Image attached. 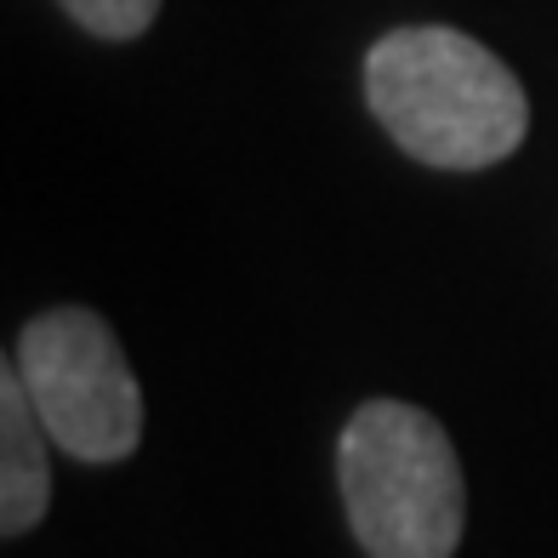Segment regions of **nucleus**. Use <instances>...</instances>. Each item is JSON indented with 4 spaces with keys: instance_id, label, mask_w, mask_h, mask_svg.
<instances>
[{
    "instance_id": "5",
    "label": "nucleus",
    "mask_w": 558,
    "mask_h": 558,
    "mask_svg": "<svg viewBox=\"0 0 558 558\" xmlns=\"http://www.w3.org/2000/svg\"><path fill=\"white\" fill-rule=\"evenodd\" d=\"M63 12L104 40H137L160 17V0H63Z\"/></svg>"
},
{
    "instance_id": "2",
    "label": "nucleus",
    "mask_w": 558,
    "mask_h": 558,
    "mask_svg": "<svg viewBox=\"0 0 558 558\" xmlns=\"http://www.w3.org/2000/svg\"><path fill=\"white\" fill-rule=\"evenodd\" d=\"M348 524L371 558H450L468 524V485L450 434L399 399L353 411L337 445Z\"/></svg>"
},
{
    "instance_id": "3",
    "label": "nucleus",
    "mask_w": 558,
    "mask_h": 558,
    "mask_svg": "<svg viewBox=\"0 0 558 558\" xmlns=\"http://www.w3.org/2000/svg\"><path fill=\"white\" fill-rule=\"evenodd\" d=\"M35 411L69 456L120 462L143 439V388L92 308H46L12 348Z\"/></svg>"
},
{
    "instance_id": "1",
    "label": "nucleus",
    "mask_w": 558,
    "mask_h": 558,
    "mask_svg": "<svg viewBox=\"0 0 558 558\" xmlns=\"http://www.w3.org/2000/svg\"><path fill=\"white\" fill-rule=\"evenodd\" d=\"M365 97L404 155L439 171L501 166L530 132L513 69L445 23H411L376 40L365 58Z\"/></svg>"
},
{
    "instance_id": "4",
    "label": "nucleus",
    "mask_w": 558,
    "mask_h": 558,
    "mask_svg": "<svg viewBox=\"0 0 558 558\" xmlns=\"http://www.w3.org/2000/svg\"><path fill=\"white\" fill-rule=\"evenodd\" d=\"M46 422L35 411L23 371H0V530L29 536L52 501V468H46Z\"/></svg>"
}]
</instances>
